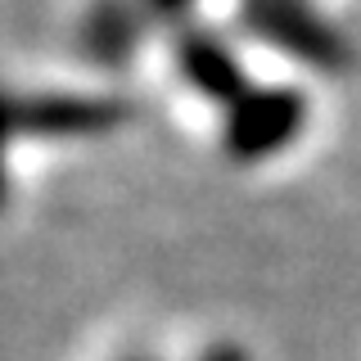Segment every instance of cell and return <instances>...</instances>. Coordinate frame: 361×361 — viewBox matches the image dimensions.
<instances>
[{"instance_id":"3","label":"cell","mask_w":361,"mask_h":361,"mask_svg":"<svg viewBox=\"0 0 361 361\" xmlns=\"http://www.w3.org/2000/svg\"><path fill=\"white\" fill-rule=\"evenodd\" d=\"M131 118V104L118 95H82V90H45V95L9 99V131L32 140H73L104 135Z\"/></svg>"},{"instance_id":"2","label":"cell","mask_w":361,"mask_h":361,"mask_svg":"<svg viewBox=\"0 0 361 361\" xmlns=\"http://www.w3.org/2000/svg\"><path fill=\"white\" fill-rule=\"evenodd\" d=\"M307 122V95L298 86H248L226 104L221 145L235 163H262L280 154Z\"/></svg>"},{"instance_id":"1","label":"cell","mask_w":361,"mask_h":361,"mask_svg":"<svg viewBox=\"0 0 361 361\" xmlns=\"http://www.w3.org/2000/svg\"><path fill=\"white\" fill-rule=\"evenodd\" d=\"M235 14H240V27L248 37L316 68V73L343 77L357 63V50L343 37V27H334L325 14H316L307 0H240Z\"/></svg>"},{"instance_id":"5","label":"cell","mask_w":361,"mask_h":361,"mask_svg":"<svg viewBox=\"0 0 361 361\" xmlns=\"http://www.w3.org/2000/svg\"><path fill=\"white\" fill-rule=\"evenodd\" d=\"M149 27L145 0H90V9L77 23V45L90 63H127Z\"/></svg>"},{"instance_id":"4","label":"cell","mask_w":361,"mask_h":361,"mask_svg":"<svg viewBox=\"0 0 361 361\" xmlns=\"http://www.w3.org/2000/svg\"><path fill=\"white\" fill-rule=\"evenodd\" d=\"M172 59H176L180 82H185L190 90H199L203 99H212V104H235V99L248 90L240 54H235L231 41L217 37L212 27H199V23L176 27Z\"/></svg>"},{"instance_id":"7","label":"cell","mask_w":361,"mask_h":361,"mask_svg":"<svg viewBox=\"0 0 361 361\" xmlns=\"http://www.w3.org/2000/svg\"><path fill=\"white\" fill-rule=\"evenodd\" d=\"M203 361H248V353H244V348H235V343H217V348L203 353Z\"/></svg>"},{"instance_id":"6","label":"cell","mask_w":361,"mask_h":361,"mask_svg":"<svg viewBox=\"0 0 361 361\" xmlns=\"http://www.w3.org/2000/svg\"><path fill=\"white\" fill-rule=\"evenodd\" d=\"M145 5H149V14H158V18H180V14H190L195 0H145Z\"/></svg>"}]
</instances>
